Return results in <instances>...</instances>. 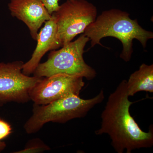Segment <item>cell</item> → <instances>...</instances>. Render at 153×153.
<instances>
[{"label":"cell","instance_id":"1","mask_svg":"<svg viewBox=\"0 0 153 153\" xmlns=\"http://www.w3.org/2000/svg\"><path fill=\"white\" fill-rule=\"evenodd\" d=\"M123 80L115 90L110 94L102 113L100 128L95 131L97 135L108 134L111 145L118 153H127L153 145V127L148 132L143 131L129 112L130 107L134 102L129 101L126 86Z\"/></svg>","mask_w":153,"mask_h":153},{"label":"cell","instance_id":"11","mask_svg":"<svg viewBox=\"0 0 153 153\" xmlns=\"http://www.w3.org/2000/svg\"><path fill=\"white\" fill-rule=\"evenodd\" d=\"M50 148L39 138L29 141L24 149L14 152V153H39L49 151Z\"/></svg>","mask_w":153,"mask_h":153},{"label":"cell","instance_id":"7","mask_svg":"<svg viewBox=\"0 0 153 153\" xmlns=\"http://www.w3.org/2000/svg\"><path fill=\"white\" fill-rule=\"evenodd\" d=\"M81 76L57 74L44 77L30 91L34 104L46 105L70 96H79L85 85Z\"/></svg>","mask_w":153,"mask_h":153},{"label":"cell","instance_id":"8","mask_svg":"<svg viewBox=\"0 0 153 153\" xmlns=\"http://www.w3.org/2000/svg\"><path fill=\"white\" fill-rule=\"evenodd\" d=\"M8 6L11 15L24 22L37 41L38 30L52 17L44 4L40 0H11Z\"/></svg>","mask_w":153,"mask_h":153},{"label":"cell","instance_id":"12","mask_svg":"<svg viewBox=\"0 0 153 153\" xmlns=\"http://www.w3.org/2000/svg\"><path fill=\"white\" fill-rule=\"evenodd\" d=\"M12 133V128L9 123L0 119V141L4 139Z\"/></svg>","mask_w":153,"mask_h":153},{"label":"cell","instance_id":"4","mask_svg":"<svg viewBox=\"0 0 153 153\" xmlns=\"http://www.w3.org/2000/svg\"><path fill=\"white\" fill-rule=\"evenodd\" d=\"M89 38L84 34L73 42L64 45L58 50H52L46 62L40 63L34 71L33 76L48 77L57 74L94 79L96 72L85 63L83 59L84 48Z\"/></svg>","mask_w":153,"mask_h":153},{"label":"cell","instance_id":"13","mask_svg":"<svg viewBox=\"0 0 153 153\" xmlns=\"http://www.w3.org/2000/svg\"><path fill=\"white\" fill-rule=\"evenodd\" d=\"M50 15L57 11L59 7V0H40Z\"/></svg>","mask_w":153,"mask_h":153},{"label":"cell","instance_id":"3","mask_svg":"<svg viewBox=\"0 0 153 153\" xmlns=\"http://www.w3.org/2000/svg\"><path fill=\"white\" fill-rule=\"evenodd\" d=\"M100 101L97 96L85 100L73 95L49 104H34L33 114L24 125V129L28 134L36 133L48 123H64L74 119L84 117Z\"/></svg>","mask_w":153,"mask_h":153},{"label":"cell","instance_id":"14","mask_svg":"<svg viewBox=\"0 0 153 153\" xmlns=\"http://www.w3.org/2000/svg\"><path fill=\"white\" fill-rule=\"evenodd\" d=\"M7 144L4 142L0 141V153L1 152L6 149Z\"/></svg>","mask_w":153,"mask_h":153},{"label":"cell","instance_id":"5","mask_svg":"<svg viewBox=\"0 0 153 153\" xmlns=\"http://www.w3.org/2000/svg\"><path fill=\"white\" fill-rule=\"evenodd\" d=\"M97 9L86 0H67L52 15L57 27V37L61 47L71 42L94 22Z\"/></svg>","mask_w":153,"mask_h":153},{"label":"cell","instance_id":"9","mask_svg":"<svg viewBox=\"0 0 153 153\" xmlns=\"http://www.w3.org/2000/svg\"><path fill=\"white\" fill-rule=\"evenodd\" d=\"M37 45L32 57L22 67V72L30 76L34 73L41 58L48 51L55 50L61 47L57 37V27L55 16L52 15L51 19L45 23L44 27L38 33Z\"/></svg>","mask_w":153,"mask_h":153},{"label":"cell","instance_id":"10","mask_svg":"<svg viewBox=\"0 0 153 153\" xmlns=\"http://www.w3.org/2000/svg\"><path fill=\"white\" fill-rule=\"evenodd\" d=\"M129 96H133L140 91L153 92V65L143 63L139 70L130 76L126 82Z\"/></svg>","mask_w":153,"mask_h":153},{"label":"cell","instance_id":"2","mask_svg":"<svg viewBox=\"0 0 153 153\" xmlns=\"http://www.w3.org/2000/svg\"><path fill=\"white\" fill-rule=\"evenodd\" d=\"M83 34L91 41V47L96 44L102 46L100 41L105 37L119 39L123 47L120 57L126 62L131 59L134 39L139 41L145 48L148 40L153 38L152 32L143 29L137 19L132 20L128 13L114 9L103 11L88 26Z\"/></svg>","mask_w":153,"mask_h":153},{"label":"cell","instance_id":"6","mask_svg":"<svg viewBox=\"0 0 153 153\" xmlns=\"http://www.w3.org/2000/svg\"><path fill=\"white\" fill-rule=\"evenodd\" d=\"M24 63L22 61L0 62V107L10 102L30 101V91L43 78L24 74Z\"/></svg>","mask_w":153,"mask_h":153}]
</instances>
